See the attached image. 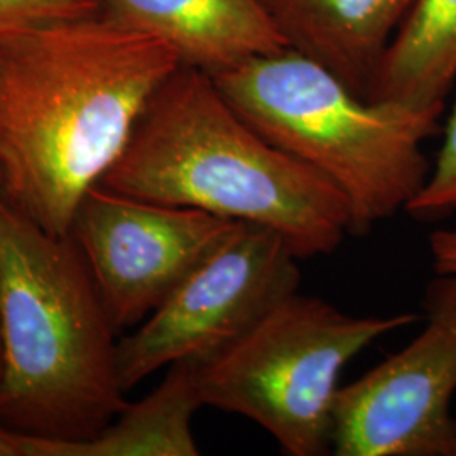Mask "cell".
<instances>
[{"instance_id": "cell-15", "label": "cell", "mask_w": 456, "mask_h": 456, "mask_svg": "<svg viewBox=\"0 0 456 456\" xmlns=\"http://www.w3.org/2000/svg\"><path fill=\"white\" fill-rule=\"evenodd\" d=\"M429 252L436 274L456 276V230H436L429 237Z\"/></svg>"}, {"instance_id": "cell-3", "label": "cell", "mask_w": 456, "mask_h": 456, "mask_svg": "<svg viewBox=\"0 0 456 456\" xmlns=\"http://www.w3.org/2000/svg\"><path fill=\"white\" fill-rule=\"evenodd\" d=\"M117 333L71 235L0 200V418L17 433L86 440L127 406Z\"/></svg>"}, {"instance_id": "cell-7", "label": "cell", "mask_w": 456, "mask_h": 456, "mask_svg": "<svg viewBox=\"0 0 456 456\" xmlns=\"http://www.w3.org/2000/svg\"><path fill=\"white\" fill-rule=\"evenodd\" d=\"M423 331L337 394L331 450L338 456H453L456 276L424 293Z\"/></svg>"}, {"instance_id": "cell-11", "label": "cell", "mask_w": 456, "mask_h": 456, "mask_svg": "<svg viewBox=\"0 0 456 456\" xmlns=\"http://www.w3.org/2000/svg\"><path fill=\"white\" fill-rule=\"evenodd\" d=\"M201 399L193 363L167 367L163 382L135 404H127L95 436L54 440L19 433L22 456H196L191 421Z\"/></svg>"}, {"instance_id": "cell-2", "label": "cell", "mask_w": 456, "mask_h": 456, "mask_svg": "<svg viewBox=\"0 0 456 456\" xmlns=\"http://www.w3.org/2000/svg\"><path fill=\"white\" fill-rule=\"evenodd\" d=\"M98 186L269 228L299 259L337 250L350 233L342 193L262 137L191 66L156 90Z\"/></svg>"}, {"instance_id": "cell-12", "label": "cell", "mask_w": 456, "mask_h": 456, "mask_svg": "<svg viewBox=\"0 0 456 456\" xmlns=\"http://www.w3.org/2000/svg\"><path fill=\"white\" fill-rule=\"evenodd\" d=\"M456 80V0H414L375 69L367 100L440 109Z\"/></svg>"}, {"instance_id": "cell-4", "label": "cell", "mask_w": 456, "mask_h": 456, "mask_svg": "<svg viewBox=\"0 0 456 456\" xmlns=\"http://www.w3.org/2000/svg\"><path fill=\"white\" fill-rule=\"evenodd\" d=\"M212 78L247 124L342 193L352 235L406 210L429 176L423 144L440 129V109L365 100L291 48Z\"/></svg>"}, {"instance_id": "cell-9", "label": "cell", "mask_w": 456, "mask_h": 456, "mask_svg": "<svg viewBox=\"0 0 456 456\" xmlns=\"http://www.w3.org/2000/svg\"><path fill=\"white\" fill-rule=\"evenodd\" d=\"M102 14L159 37L210 77L288 48L259 0H100Z\"/></svg>"}, {"instance_id": "cell-14", "label": "cell", "mask_w": 456, "mask_h": 456, "mask_svg": "<svg viewBox=\"0 0 456 456\" xmlns=\"http://www.w3.org/2000/svg\"><path fill=\"white\" fill-rule=\"evenodd\" d=\"M406 212L421 222H431L456 212V102L436 166L421 191L406 207Z\"/></svg>"}, {"instance_id": "cell-17", "label": "cell", "mask_w": 456, "mask_h": 456, "mask_svg": "<svg viewBox=\"0 0 456 456\" xmlns=\"http://www.w3.org/2000/svg\"><path fill=\"white\" fill-rule=\"evenodd\" d=\"M453 456H456V443H455V452H453Z\"/></svg>"}, {"instance_id": "cell-13", "label": "cell", "mask_w": 456, "mask_h": 456, "mask_svg": "<svg viewBox=\"0 0 456 456\" xmlns=\"http://www.w3.org/2000/svg\"><path fill=\"white\" fill-rule=\"evenodd\" d=\"M98 14L100 0H0V43L51 24Z\"/></svg>"}, {"instance_id": "cell-16", "label": "cell", "mask_w": 456, "mask_h": 456, "mask_svg": "<svg viewBox=\"0 0 456 456\" xmlns=\"http://www.w3.org/2000/svg\"><path fill=\"white\" fill-rule=\"evenodd\" d=\"M0 456H22L19 446V433L0 424Z\"/></svg>"}, {"instance_id": "cell-5", "label": "cell", "mask_w": 456, "mask_h": 456, "mask_svg": "<svg viewBox=\"0 0 456 456\" xmlns=\"http://www.w3.org/2000/svg\"><path fill=\"white\" fill-rule=\"evenodd\" d=\"M414 313L354 316L297 291L276 303L227 350L193 363L201 404L262 426L284 453L331 450L343 367Z\"/></svg>"}, {"instance_id": "cell-10", "label": "cell", "mask_w": 456, "mask_h": 456, "mask_svg": "<svg viewBox=\"0 0 456 456\" xmlns=\"http://www.w3.org/2000/svg\"><path fill=\"white\" fill-rule=\"evenodd\" d=\"M414 0H259L288 48L369 95L375 69Z\"/></svg>"}, {"instance_id": "cell-6", "label": "cell", "mask_w": 456, "mask_h": 456, "mask_svg": "<svg viewBox=\"0 0 456 456\" xmlns=\"http://www.w3.org/2000/svg\"><path fill=\"white\" fill-rule=\"evenodd\" d=\"M301 261L269 228L239 222L180 286L118 342L126 391L175 363L216 357L299 288Z\"/></svg>"}, {"instance_id": "cell-8", "label": "cell", "mask_w": 456, "mask_h": 456, "mask_svg": "<svg viewBox=\"0 0 456 456\" xmlns=\"http://www.w3.org/2000/svg\"><path fill=\"white\" fill-rule=\"evenodd\" d=\"M239 222L94 186L71 239L95 279L115 330L139 325Z\"/></svg>"}, {"instance_id": "cell-1", "label": "cell", "mask_w": 456, "mask_h": 456, "mask_svg": "<svg viewBox=\"0 0 456 456\" xmlns=\"http://www.w3.org/2000/svg\"><path fill=\"white\" fill-rule=\"evenodd\" d=\"M181 66L159 37L98 16L0 43V200L58 237Z\"/></svg>"}]
</instances>
